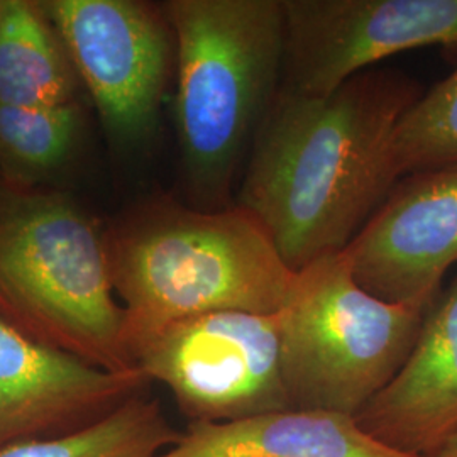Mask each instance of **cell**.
<instances>
[{"instance_id":"3","label":"cell","mask_w":457,"mask_h":457,"mask_svg":"<svg viewBox=\"0 0 457 457\" xmlns=\"http://www.w3.org/2000/svg\"><path fill=\"white\" fill-rule=\"evenodd\" d=\"M163 9L185 179L198 209H224L281 87V0H170Z\"/></svg>"},{"instance_id":"14","label":"cell","mask_w":457,"mask_h":457,"mask_svg":"<svg viewBox=\"0 0 457 457\" xmlns=\"http://www.w3.org/2000/svg\"><path fill=\"white\" fill-rule=\"evenodd\" d=\"M181 437L145 392L82 430L0 449V457H160Z\"/></svg>"},{"instance_id":"18","label":"cell","mask_w":457,"mask_h":457,"mask_svg":"<svg viewBox=\"0 0 457 457\" xmlns=\"http://www.w3.org/2000/svg\"><path fill=\"white\" fill-rule=\"evenodd\" d=\"M2 202H4V198H0V204H2Z\"/></svg>"},{"instance_id":"13","label":"cell","mask_w":457,"mask_h":457,"mask_svg":"<svg viewBox=\"0 0 457 457\" xmlns=\"http://www.w3.org/2000/svg\"><path fill=\"white\" fill-rule=\"evenodd\" d=\"M48 21L41 4L0 0V104H73L70 58Z\"/></svg>"},{"instance_id":"7","label":"cell","mask_w":457,"mask_h":457,"mask_svg":"<svg viewBox=\"0 0 457 457\" xmlns=\"http://www.w3.org/2000/svg\"><path fill=\"white\" fill-rule=\"evenodd\" d=\"M281 90L320 97L411 49L457 54V0H281Z\"/></svg>"},{"instance_id":"16","label":"cell","mask_w":457,"mask_h":457,"mask_svg":"<svg viewBox=\"0 0 457 457\" xmlns=\"http://www.w3.org/2000/svg\"><path fill=\"white\" fill-rule=\"evenodd\" d=\"M75 104L19 107L0 104V154L22 170L46 171L65 163L79 136Z\"/></svg>"},{"instance_id":"8","label":"cell","mask_w":457,"mask_h":457,"mask_svg":"<svg viewBox=\"0 0 457 457\" xmlns=\"http://www.w3.org/2000/svg\"><path fill=\"white\" fill-rule=\"evenodd\" d=\"M117 143L147 139L158 122L175 37L163 7L134 0L41 4Z\"/></svg>"},{"instance_id":"11","label":"cell","mask_w":457,"mask_h":457,"mask_svg":"<svg viewBox=\"0 0 457 457\" xmlns=\"http://www.w3.org/2000/svg\"><path fill=\"white\" fill-rule=\"evenodd\" d=\"M354 419L407 456H434L456 437L457 275L427 312L409 360Z\"/></svg>"},{"instance_id":"17","label":"cell","mask_w":457,"mask_h":457,"mask_svg":"<svg viewBox=\"0 0 457 457\" xmlns=\"http://www.w3.org/2000/svg\"><path fill=\"white\" fill-rule=\"evenodd\" d=\"M430 457H457V436L453 437L451 441L445 442L441 449Z\"/></svg>"},{"instance_id":"4","label":"cell","mask_w":457,"mask_h":457,"mask_svg":"<svg viewBox=\"0 0 457 457\" xmlns=\"http://www.w3.org/2000/svg\"><path fill=\"white\" fill-rule=\"evenodd\" d=\"M0 319L105 371L137 370L107 241L63 196L9 195L0 204Z\"/></svg>"},{"instance_id":"1","label":"cell","mask_w":457,"mask_h":457,"mask_svg":"<svg viewBox=\"0 0 457 457\" xmlns=\"http://www.w3.org/2000/svg\"><path fill=\"white\" fill-rule=\"evenodd\" d=\"M422 94L395 70H368L320 97L278 90L234 204L295 273L345 249L392 192L395 129Z\"/></svg>"},{"instance_id":"2","label":"cell","mask_w":457,"mask_h":457,"mask_svg":"<svg viewBox=\"0 0 457 457\" xmlns=\"http://www.w3.org/2000/svg\"><path fill=\"white\" fill-rule=\"evenodd\" d=\"M107 253L132 362L143 344L185 319L283 311L298 278L237 204L207 211L154 202L117 230Z\"/></svg>"},{"instance_id":"15","label":"cell","mask_w":457,"mask_h":457,"mask_svg":"<svg viewBox=\"0 0 457 457\" xmlns=\"http://www.w3.org/2000/svg\"><path fill=\"white\" fill-rule=\"evenodd\" d=\"M396 179L457 163V65L413 102L392 143Z\"/></svg>"},{"instance_id":"5","label":"cell","mask_w":457,"mask_h":457,"mask_svg":"<svg viewBox=\"0 0 457 457\" xmlns=\"http://www.w3.org/2000/svg\"><path fill=\"white\" fill-rule=\"evenodd\" d=\"M427 312L364 290L345 249L312 262L279 312L290 409L356 417L409 360Z\"/></svg>"},{"instance_id":"9","label":"cell","mask_w":457,"mask_h":457,"mask_svg":"<svg viewBox=\"0 0 457 457\" xmlns=\"http://www.w3.org/2000/svg\"><path fill=\"white\" fill-rule=\"evenodd\" d=\"M345 253L370 294L430 309L457 262V163L396 181Z\"/></svg>"},{"instance_id":"6","label":"cell","mask_w":457,"mask_h":457,"mask_svg":"<svg viewBox=\"0 0 457 457\" xmlns=\"http://www.w3.org/2000/svg\"><path fill=\"white\" fill-rule=\"evenodd\" d=\"M136 368L164 385L188 422H232L290 409L281 370V313L211 312L143 344Z\"/></svg>"},{"instance_id":"10","label":"cell","mask_w":457,"mask_h":457,"mask_svg":"<svg viewBox=\"0 0 457 457\" xmlns=\"http://www.w3.org/2000/svg\"><path fill=\"white\" fill-rule=\"evenodd\" d=\"M147 383L139 370L105 371L0 319V449L97 424Z\"/></svg>"},{"instance_id":"12","label":"cell","mask_w":457,"mask_h":457,"mask_svg":"<svg viewBox=\"0 0 457 457\" xmlns=\"http://www.w3.org/2000/svg\"><path fill=\"white\" fill-rule=\"evenodd\" d=\"M160 457H413L393 451L354 417L285 409L232 422H188Z\"/></svg>"}]
</instances>
